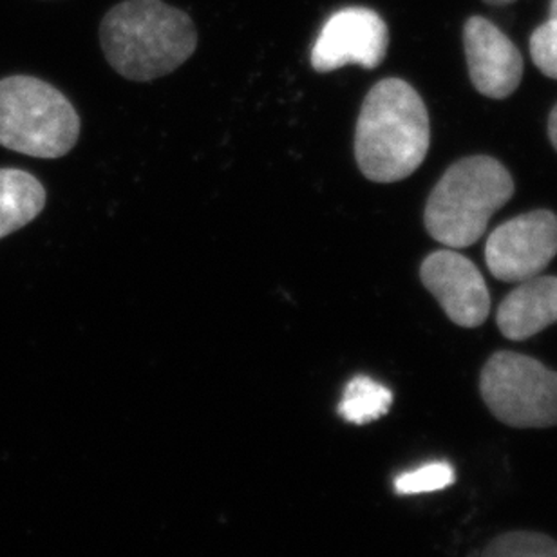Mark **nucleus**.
<instances>
[{
  "mask_svg": "<svg viewBox=\"0 0 557 557\" xmlns=\"http://www.w3.org/2000/svg\"><path fill=\"white\" fill-rule=\"evenodd\" d=\"M100 44L119 75L150 82L171 75L193 57L198 32L185 11L161 0H125L103 16Z\"/></svg>",
  "mask_w": 557,
  "mask_h": 557,
  "instance_id": "f257e3e1",
  "label": "nucleus"
},
{
  "mask_svg": "<svg viewBox=\"0 0 557 557\" xmlns=\"http://www.w3.org/2000/svg\"><path fill=\"white\" fill-rule=\"evenodd\" d=\"M431 141L422 98L400 78L379 82L364 98L355 131L360 172L376 183H395L422 165Z\"/></svg>",
  "mask_w": 557,
  "mask_h": 557,
  "instance_id": "f03ea898",
  "label": "nucleus"
},
{
  "mask_svg": "<svg viewBox=\"0 0 557 557\" xmlns=\"http://www.w3.org/2000/svg\"><path fill=\"white\" fill-rule=\"evenodd\" d=\"M512 194L515 182L498 160L471 156L456 161L442 176L429 196L423 223L444 247H471Z\"/></svg>",
  "mask_w": 557,
  "mask_h": 557,
  "instance_id": "7ed1b4c3",
  "label": "nucleus"
},
{
  "mask_svg": "<svg viewBox=\"0 0 557 557\" xmlns=\"http://www.w3.org/2000/svg\"><path fill=\"white\" fill-rule=\"evenodd\" d=\"M81 136L73 103L35 76L0 81V145L21 154L54 160L67 154Z\"/></svg>",
  "mask_w": 557,
  "mask_h": 557,
  "instance_id": "20e7f679",
  "label": "nucleus"
},
{
  "mask_svg": "<svg viewBox=\"0 0 557 557\" xmlns=\"http://www.w3.org/2000/svg\"><path fill=\"white\" fill-rule=\"evenodd\" d=\"M480 393L488 411L509 428L557 425V373L532 357L494 354L483 366Z\"/></svg>",
  "mask_w": 557,
  "mask_h": 557,
  "instance_id": "39448f33",
  "label": "nucleus"
},
{
  "mask_svg": "<svg viewBox=\"0 0 557 557\" xmlns=\"http://www.w3.org/2000/svg\"><path fill=\"white\" fill-rule=\"evenodd\" d=\"M557 256V215L534 210L499 225L488 237L485 261L494 277L521 283L536 277Z\"/></svg>",
  "mask_w": 557,
  "mask_h": 557,
  "instance_id": "423d86ee",
  "label": "nucleus"
},
{
  "mask_svg": "<svg viewBox=\"0 0 557 557\" xmlns=\"http://www.w3.org/2000/svg\"><path fill=\"white\" fill-rule=\"evenodd\" d=\"M389 32L382 16L370 8H346L327 18L311 49L317 73H330L344 65L375 70L386 59Z\"/></svg>",
  "mask_w": 557,
  "mask_h": 557,
  "instance_id": "0eeeda50",
  "label": "nucleus"
},
{
  "mask_svg": "<svg viewBox=\"0 0 557 557\" xmlns=\"http://www.w3.org/2000/svg\"><path fill=\"white\" fill-rule=\"evenodd\" d=\"M420 277L458 326L478 327L487 321L491 295L471 259L455 250H440L423 261Z\"/></svg>",
  "mask_w": 557,
  "mask_h": 557,
  "instance_id": "6e6552de",
  "label": "nucleus"
},
{
  "mask_svg": "<svg viewBox=\"0 0 557 557\" xmlns=\"http://www.w3.org/2000/svg\"><path fill=\"white\" fill-rule=\"evenodd\" d=\"M463 48L472 86L480 95L502 100L520 87L523 57L493 22L471 16L463 27Z\"/></svg>",
  "mask_w": 557,
  "mask_h": 557,
  "instance_id": "1a4fd4ad",
  "label": "nucleus"
},
{
  "mask_svg": "<svg viewBox=\"0 0 557 557\" xmlns=\"http://www.w3.org/2000/svg\"><path fill=\"white\" fill-rule=\"evenodd\" d=\"M499 332L510 341H525L557 322V277L521 281L499 305Z\"/></svg>",
  "mask_w": 557,
  "mask_h": 557,
  "instance_id": "9d476101",
  "label": "nucleus"
},
{
  "mask_svg": "<svg viewBox=\"0 0 557 557\" xmlns=\"http://www.w3.org/2000/svg\"><path fill=\"white\" fill-rule=\"evenodd\" d=\"M46 207V188L18 169H0V239L29 225Z\"/></svg>",
  "mask_w": 557,
  "mask_h": 557,
  "instance_id": "9b49d317",
  "label": "nucleus"
},
{
  "mask_svg": "<svg viewBox=\"0 0 557 557\" xmlns=\"http://www.w3.org/2000/svg\"><path fill=\"white\" fill-rule=\"evenodd\" d=\"M393 393L370 376H355L344 389L338 414L351 423L375 422L389 411Z\"/></svg>",
  "mask_w": 557,
  "mask_h": 557,
  "instance_id": "f8f14e48",
  "label": "nucleus"
},
{
  "mask_svg": "<svg viewBox=\"0 0 557 557\" xmlns=\"http://www.w3.org/2000/svg\"><path fill=\"white\" fill-rule=\"evenodd\" d=\"M482 557H557V542L540 532H507L494 537Z\"/></svg>",
  "mask_w": 557,
  "mask_h": 557,
  "instance_id": "ddd939ff",
  "label": "nucleus"
},
{
  "mask_svg": "<svg viewBox=\"0 0 557 557\" xmlns=\"http://www.w3.org/2000/svg\"><path fill=\"white\" fill-rule=\"evenodd\" d=\"M455 469L447 461H431L395 480L398 494H425L444 491L455 483Z\"/></svg>",
  "mask_w": 557,
  "mask_h": 557,
  "instance_id": "4468645a",
  "label": "nucleus"
},
{
  "mask_svg": "<svg viewBox=\"0 0 557 557\" xmlns=\"http://www.w3.org/2000/svg\"><path fill=\"white\" fill-rule=\"evenodd\" d=\"M531 57L543 75L557 81V18H550L532 33Z\"/></svg>",
  "mask_w": 557,
  "mask_h": 557,
  "instance_id": "2eb2a0df",
  "label": "nucleus"
},
{
  "mask_svg": "<svg viewBox=\"0 0 557 557\" xmlns=\"http://www.w3.org/2000/svg\"><path fill=\"white\" fill-rule=\"evenodd\" d=\"M548 138H550V141H553L557 150V106L553 109L550 119H548Z\"/></svg>",
  "mask_w": 557,
  "mask_h": 557,
  "instance_id": "dca6fc26",
  "label": "nucleus"
},
{
  "mask_svg": "<svg viewBox=\"0 0 557 557\" xmlns=\"http://www.w3.org/2000/svg\"><path fill=\"white\" fill-rule=\"evenodd\" d=\"M483 2H487L491 5H507L512 4L516 0H483Z\"/></svg>",
  "mask_w": 557,
  "mask_h": 557,
  "instance_id": "f3484780",
  "label": "nucleus"
},
{
  "mask_svg": "<svg viewBox=\"0 0 557 557\" xmlns=\"http://www.w3.org/2000/svg\"><path fill=\"white\" fill-rule=\"evenodd\" d=\"M550 18H557V0H550Z\"/></svg>",
  "mask_w": 557,
  "mask_h": 557,
  "instance_id": "a211bd4d",
  "label": "nucleus"
}]
</instances>
